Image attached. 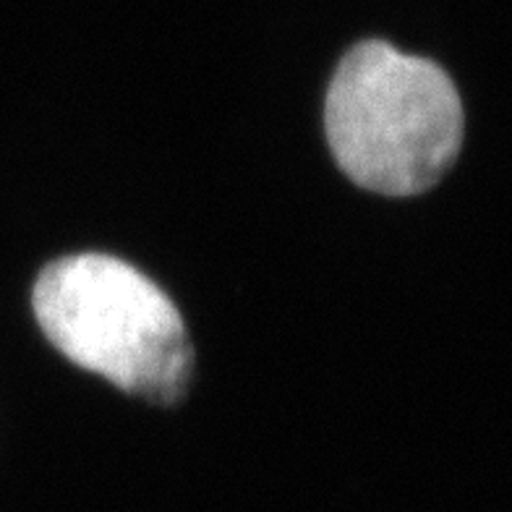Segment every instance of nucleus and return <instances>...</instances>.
<instances>
[{"label": "nucleus", "mask_w": 512, "mask_h": 512, "mask_svg": "<svg viewBox=\"0 0 512 512\" xmlns=\"http://www.w3.org/2000/svg\"><path fill=\"white\" fill-rule=\"evenodd\" d=\"M324 123L345 176L387 196L432 189L463 144V105L450 76L387 42H361L345 55Z\"/></svg>", "instance_id": "1"}, {"label": "nucleus", "mask_w": 512, "mask_h": 512, "mask_svg": "<svg viewBox=\"0 0 512 512\" xmlns=\"http://www.w3.org/2000/svg\"><path fill=\"white\" fill-rule=\"evenodd\" d=\"M34 314L68 361L128 395L157 405L186 395L194 351L181 311L131 264L105 254L48 264L34 285Z\"/></svg>", "instance_id": "2"}]
</instances>
